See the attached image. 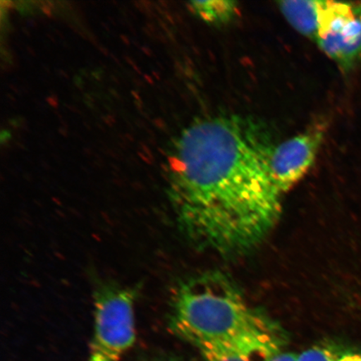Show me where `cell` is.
<instances>
[{
  "mask_svg": "<svg viewBox=\"0 0 361 361\" xmlns=\"http://www.w3.org/2000/svg\"><path fill=\"white\" fill-rule=\"evenodd\" d=\"M189 8L202 20L210 25H227L238 15V3L230 0L192 1L189 4Z\"/></svg>",
  "mask_w": 361,
  "mask_h": 361,
  "instance_id": "cell-7",
  "label": "cell"
},
{
  "mask_svg": "<svg viewBox=\"0 0 361 361\" xmlns=\"http://www.w3.org/2000/svg\"><path fill=\"white\" fill-rule=\"evenodd\" d=\"M170 326L196 349L219 345L272 357L284 342L281 329L248 304L235 283L219 272L180 284L171 300Z\"/></svg>",
  "mask_w": 361,
  "mask_h": 361,
  "instance_id": "cell-2",
  "label": "cell"
},
{
  "mask_svg": "<svg viewBox=\"0 0 361 361\" xmlns=\"http://www.w3.org/2000/svg\"><path fill=\"white\" fill-rule=\"evenodd\" d=\"M324 137V126L314 125L295 137L275 144L269 169L273 183L282 195L295 187L312 168Z\"/></svg>",
  "mask_w": 361,
  "mask_h": 361,
  "instance_id": "cell-5",
  "label": "cell"
},
{
  "mask_svg": "<svg viewBox=\"0 0 361 361\" xmlns=\"http://www.w3.org/2000/svg\"><path fill=\"white\" fill-rule=\"evenodd\" d=\"M355 8L361 20V4H360L359 6H355Z\"/></svg>",
  "mask_w": 361,
  "mask_h": 361,
  "instance_id": "cell-11",
  "label": "cell"
},
{
  "mask_svg": "<svg viewBox=\"0 0 361 361\" xmlns=\"http://www.w3.org/2000/svg\"><path fill=\"white\" fill-rule=\"evenodd\" d=\"M135 293L103 286L94 293V336L88 361H120L135 340Z\"/></svg>",
  "mask_w": 361,
  "mask_h": 361,
  "instance_id": "cell-3",
  "label": "cell"
},
{
  "mask_svg": "<svg viewBox=\"0 0 361 361\" xmlns=\"http://www.w3.org/2000/svg\"><path fill=\"white\" fill-rule=\"evenodd\" d=\"M206 361H265L270 357L259 352L219 345L197 347Z\"/></svg>",
  "mask_w": 361,
  "mask_h": 361,
  "instance_id": "cell-8",
  "label": "cell"
},
{
  "mask_svg": "<svg viewBox=\"0 0 361 361\" xmlns=\"http://www.w3.org/2000/svg\"><path fill=\"white\" fill-rule=\"evenodd\" d=\"M274 146L259 124L238 116L207 117L183 130L169 158V196L194 246L237 256L267 238L282 209L269 169Z\"/></svg>",
  "mask_w": 361,
  "mask_h": 361,
  "instance_id": "cell-1",
  "label": "cell"
},
{
  "mask_svg": "<svg viewBox=\"0 0 361 361\" xmlns=\"http://www.w3.org/2000/svg\"><path fill=\"white\" fill-rule=\"evenodd\" d=\"M314 40L343 71L354 70L361 62V20L355 6L326 1Z\"/></svg>",
  "mask_w": 361,
  "mask_h": 361,
  "instance_id": "cell-4",
  "label": "cell"
},
{
  "mask_svg": "<svg viewBox=\"0 0 361 361\" xmlns=\"http://www.w3.org/2000/svg\"><path fill=\"white\" fill-rule=\"evenodd\" d=\"M326 3L319 0H286L278 4L288 24L297 32L315 39Z\"/></svg>",
  "mask_w": 361,
  "mask_h": 361,
  "instance_id": "cell-6",
  "label": "cell"
},
{
  "mask_svg": "<svg viewBox=\"0 0 361 361\" xmlns=\"http://www.w3.org/2000/svg\"><path fill=\"white\" fill-rule=\"evenodd\" d=\"M299 360V355L290 353V352H279L274 355L272 357L265 361H298Z\"/></svg>",
  "mask_w": 361,
  "mask_h": 361,
  "instance_id": "cell-10",
  "label": "cell"
},
{
  "mask_svg": "<svg viewBox=\"0 0 361 361\" xmlns=\"http://www.w3.org/2000/svg\"><path fill=\"white\" fill-rule=\"evenodd\" d=\"M349 354L338 355L322 346H315L299 355L298 361H350Z\"/></svg>",
  "mask_w": 361,
  "mask_h": 361,
  "instance_id": "cell-9",
  "label": "cell"
}]
</instances>
